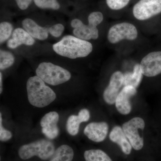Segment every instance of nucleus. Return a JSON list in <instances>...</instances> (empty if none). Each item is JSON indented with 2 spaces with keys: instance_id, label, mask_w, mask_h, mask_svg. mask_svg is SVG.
I'll return each instance as SVG.
<instances>
[{
  "instance_id": "c85d7f7f",
  "label": "nucleus",
  "mask_w": 161,
  "mask_h": 161,
  "mask_svg": "<svg viewBox=\"0 0 161 161\" xmlns=\"http://www.w3.org/2000/svg\"><path fill=\"white\" fill-rule=\"evenodd\" d=\"M82 23H83L81 20L79 19H75L72 20L71 22V26L74 29H75V28L80 27Z\"/></svg>"
},
{
  "instance_id": "423d86ee",
  "label": "nucleus",
  "mask_w": 161,
  "mask_h": 161,
  "mask_svg": "<svg viewBox=\"0 0 161 161\" xmlns=\"http://www.w3.org/2000/svg\"><path fill=\"white\" fill-rule=\"evenodd\" d=\"M145 127V121L140 117L132 118L123 125L124 133L136 150H140L143 147V139L139 134L138 130H143Z\"/></svg>"
},
{
  "instance_id": "f8f14e48",
  "label": "nucleus",
  "mask_w": 161,
  "mask_h": 161,
  "mask_svg": "<svg viewBox=\"0 0 161 161\" xmlns=\"http://www.w3.org/2000/svg\"><path fill=\"white\" fill-rule=\"evenodd\" d=\"M137 93L136 88L131 86H124L118 94L115 102V107L122 115H128L131 112L132 106L130 99Z\"/></svg>"
},
{
  "instance_id": "bb28decb",
  "label": "nucleus",
  "mask_w": 161,
  "mask_h": 161,
  "mask_svg": "<svg viewBox=\"0 0 161 161\" xmlns=\"http://www.w3.org/2000/svg\"><path fill=\"white\" fill-rule=\"evenodd\" d=\"M78 116L81 122H86L88 121L90 118L89 111L87 109H82L79 111Z\"/></svg>"
},
{
  "instance_id": "9b49d317",
  "label": "nucleus",
  "mask_w": 161,
  "mask_h": 161,
  "mask_svg": "<svg viewBox=\"0 0 161 161\" xmlns=\"http://www.w3.org/2000/svg\"><path fill=\"white\" fill-rule=\"evenodd\" d=\"M59 119V114L56 112L47 113L41 119L40 125L42 133L49 139H54L59 135V129L58 126Z\"/></svg>"
},
{
  "instance_id": "5701e85b",
  "label": "nucleus",
  "mask_w": 161,
  "mask_h": 161,
  "mask_svg": "<svg viewBox=\"0 0 161 161\" xmlns=\"http://www.w3.org/2000/svg\"><path fill=\"white\" fill-rule=\"evenodd\" d=\"M35 5L41 9H51L58 10L60 5L58 0H33Z\"/></svg>"
},
{
  "instance_id": "6ab92c4d",
  "label": "nucleus",
  "mask_w": 161,
  "mask_h": 161,
  "mask_svg": "<svg viewBox=\"0 0 161 161\" xmlns=\"http://www.w3.org/2000/svg\"><path fill=\"white\" fill-rule=\"evenodd\" d=\"M86 161H112L106 153L100 150H90L85 151Z\"/></svg>"
},
{
  "instance_id": "1a4fd4ad",
  "label": "nucleus",
  "mask_w": 161,
  "mask_h": 161,
  "mask_svg": "<svg viewBox=\"0 0 161 161\" xmlns=\"http://www.w3.org/2000/svg\"><path fill=\"white\" fill-rule=\"evenodd\" d=\"M140 66L143 75L147 77H154L161 74V52L148 54L142 59Z\"/></svg>"
},
{
  "instance_id": "20e7f679",
  "label": "nucleus",
  "mask_w": 161,
  "mask_h": 161,
  "mask_svg": "<svg viewBox=\"0 0 161 161\" xmlns=\"http://www.w3.org/2000/svg\"><path fill=\"white\" fill-rule=\"evenodd\" d=\"M36 74L45 83L52 86L65 83L71 78L68 70L50 62L40 63L36 70Z\"/></svg>"
},
{
  "instance_id": "6e6552de",
  "label": "nucleus",
  "mask_w": 161,
  "mask_h": 161,
  "mask_svg": "<svg viewBox=\"0 0 161 161\" xmlns=\"http://www.w3.org/2000/svg\"><path fill=\"white\" fill-rule=\"evenodd\" d=\"M161 13V0H140L133 8L136 19L146 20Z\"/></svg>"
},
{
  "instance_id": "a878e982",
  "label": "nucleus",
  "mask_w": 161,
  "mask_h": 161,
  "mask_svg": "<svg viewBox=\"0 0 161 161\" xmlns=\"http://www.w3.org/2000/svg\"><path fill=\"white\" fill-rule=\"evenodd\" d=\"M12 137V134L10 131L4 129L3 125L2 113H0V140L6 142L9 140Z\"/></svg>"
},
{
  "instance_id": "393cba45",
  "label": "nucleus",
  "mask_w": 161,
  "mask_h": 161,
  "mask_svg": "<svg viewBox=\"0 0 161 161\" xmlns=\"http://www.w3.org/2000/svg\"><path fill=\"white\" fill-rule=\"evenodd\" d=\"M49 33L54 37H59L63 33L64 27L63 24L58 23L48 27Z\"/></svg>"
},
{
  "instance_id": "2eb2a0df",
  "label": "nucleus",
  "mask_w": 161,
  "mask_h": 161,
  "mask_svg": "<svg viewBox=\"0 0 161 161\" xmlns=\"http://www.w3.org/2000/svg\"><path fill=\"white\" fill-rule=\"evenodd\" d=\"M23 29L34 39L40 40H46L48 36V27L38 25L34 20L29 18L24 19L22 22Z\"/></svg>"
},
{
  "instance_id": "aec40b11",
  "label": "nucleus",
  "mask_w": 161,
  "mask_h": 161,
  "mask_svg": "<svg viewBox=\"0 0 161 161\" xmlns=\"http://www.w3.org/2000/svg\"><path fill=\"white\" fill-rule=\"evenodd\" d=\"M81 122L78 115H71L67 120L66 128L68 132L71 136L78 134Z\"/></svg>"
},
{
  "instance_id": "7ed1b4c3",
  "label": "nucleus",
  "mask_w": 161,
  "mask_h": 161,
  "mask_svg": "<svg viewBox=\"0 0 161 161\" xmlns=\"http://www.w3.org/2000/svg\"><path fill=\"white\" fill-rule=\"evenodd\" d=\"M55 147L52 142L41 139L21 146L18 151V154L22 159H29L36 156L43 160L51 158L55 151Z\"/></svg>"
},
{
  "instance_id": "dca6fc26",
  "label": "nucleus",
  "mask_w": 161,
  "mask_h": 161,
  "mask_svg": "<svg viewBox=\"0 0 161 161\" xmlns=\"http://www.w3.org/2000/svg\"><path fill=\"white\" fill-rule=\"evenodd\" d=\"M109 138L112 142L118 144L125 154L129 155L131 153L132 146L120 126H116L113 128L110 132Z\"/></svg>"
},
{
  "instance_id": "412c9836",
  "label": "nucleus",
  "mask_w": 161,
  "mask_h": 161,
  "mask_svg": "<svg viewBox=\"0 0 161 161\" xmlns=\"http://www.w3.org/2000/svg\"><path fill=\"white\" fill-rule=\"evenodd\" d=\"M15 58L12 53L7 51H0V69L1 70L7 69L14 63Z\"/></svg>"
},
{
  "instance_id": "a211bd4d",
  "label": "nucleus",
  "mask_w": 161,
  "mask_h": 161,
  "mask_svg": "<svg viewBox=\"0 0 161 161\" xmlns=\"http://www.w3.org/2000/svg\"><path fill=\"white\" fill-rule=\"evenodd\" d=\"M74 155L71 147L67 145H61L55 150L49 161H72Z\"/></svg>"
},
{
  "instance_id": "4468645a",
  "label": "nucleus",
  "mask_w": 161,
  "mask_h": 161,
  "mask_svg": "<svg viewBox=\"0 0 161 161\" xmlns=\"http://www.w3.org/2000/svg\"><path fill=\"white\" fill-rule=\"evenodd\" d=\"M35 43L34 38L24 29L17 28L13 32L12 37L8 40L7 47L11 49H14L22 44L32 46Z\"/></svg>"
},
{
  "instance_id": "4be33fe9",
  "label": "nucleus",
  "mask_w": 161,
  "mask_h": 161,
  "mask_svg": "<svg viewBox=\"0 0 161 161\" xmlns=\"http://www.w3.org/2000/svg\"><path fill=\"white\" fill-rule=\"evenodd\" d=\"M13 26L8 22H2L0 24V43L1 44L8 40L12 33Z\"/></svg>"
},
{
  "instance_id": "ddd939ff",
  "label": "nucleus",
  "mask_w": 161,
  "mask_h": 161,
  "mask_svg": "<svg viewBox=\"0 0 161 161\" xmlns=\"http://www.w3.org/2000/svg\"><path fill=\"white\" fill-rule=\"evenodd\" d=\"M108 129V125L105 122H92L85 127L84 133L91 141L100 142L106 138Z\"/></svg>"
},
{
  "instance_id": "39448f33",
  "label": "nucleus",
  "mask_w": 161,
  "mask_h": 161,
  "mask_svg": "<svg viewBox=\"0 0 161 161\" xmlns=\"http://www.w3.org/2000/svg\"><path fill=\"white\" fill-rule=\"evenodd\" d=\"M103 16L100 12H93L88 18V24H81L80 27L73 30L75 36L84 40L91 39L96 40L98 37V31L97 26L103 22Z\"/></svg>"
},
{
  "instance_id": "0eeeda50",
  "label": "nucleus",
  "mask_w": 161,
  "mask_h": 161,
  "mask_svg": "<svg viewBox=\"0 0 161 161\" xmlns=\"http://www.w3.org/2000/svg\"><path fill=\"white\" fill-rule=\"evenodd\" d=\"M138 32L133 24L122 23L111 27L108 33V39L112 44L118 43L124 40H134L137 38Z\"/></svg>"
},
{
  "instance_id": "f257e3e1",
  "label": "nucleus",
  "mask_w": 161,
  "mask_h": 161,
  "mask_svg": "<svg viewBox=\"0 0 161 161\" xmlns=\"http://www.w3.org/2000/svg\"><path fill=\"white\" fill-rule=\"evenodd\" d=\"M53 50L58 54L75 59L86 57L92 53L93 46L86 40L68 35L53 46Z\"/></svg>"
},
{
  "instance_id": "f3484780",
  "label": "nucleus",
  "mask_w": 161,
  "mask_h": 161,
  "mask_svg": "<svg viewBox=\"0 0 161 161\" xmlns=\"http://www.w3.org/2000/svg\"><path fill=\"white\" fill-rule=\"evenodd\" d=\"M143 75L140 64H136L132 73L126 72L124 74L123 86H131L136 88L142 81Z\"/></svg>"
},
{
  "instance_id": "f03ea898",
  "label": "nucleus",
  "mask_w": 161,
  "mask_h": 161,
  "mask_svg": "<svg viewBox=\"0 0 161 161\" xmlns=\"http://www.w3.org/2000/svg\"><path fill=\"white\" fill-rule=\"evenodd\" d=\"M27 97L30 103L37 108H44L55 100L56 93L37 76L31 77L26 82Z\"/></svg>"
},
{
  "instance_id": "c756f323",
  "label": "nucleus",
  "mask_w": 161,
  "mask_h": 161,
  "mask_svg": "<svg viewBox=\"0 0 161 161\" xmlns=\"http://www.w3.org/2000/svg\"><path fill=\"white\" fill-rule=\"evenodd\" d=\"M3 91V75L2 72H1L0 73V94H2Z\"/></svg>"
},
{
  "instance_id": "cd10ccee",
  "label": "nucleus",
  "mask_w": 161,
  "mask_h": 161,
  "mask_svg": "<svg viewBox=\"0 0 161 161\" xmlns=\"http://www.w3.org/2000/svg\"><path fill=\"white\" fill-rule=\"evenodd\" d=\"M17 5L21 10L27 9L33 0H15Z\"/></svg>"
},
{
  "instance_id": "b1692460",
  "label": "nucleus",
  "mask_w": 161,
  "mask_h": 161,
  "mask_svg": "<svg viewBox=\"0 0 161 161\" xmlns=\"http://www.w3.org/2000/svg\"><path fill=\"white\" fill-rule=\"evenodd\" d=\"M130 0H106L107 5L113 10H119L129 4Z\"/></svg>"
},
{
  "instance_id": "9d476101",
  "label": "nucleus",
  "mask_w": 161,
  "mask_h": 161,
  "mask_svg": "<svg viewBox=\"0 0 161 161\" xmlns=\"http://www.w3.org/2000/svg\"><path fill=\"white\" fill-rule=\"evenodd\" d=\"M123 83L124 74L120 71L114 72L110 78L108 86L103 92L104 99L108 104L115 103L119 90L123 86Z\"/></svg>"
}]
</instances>
